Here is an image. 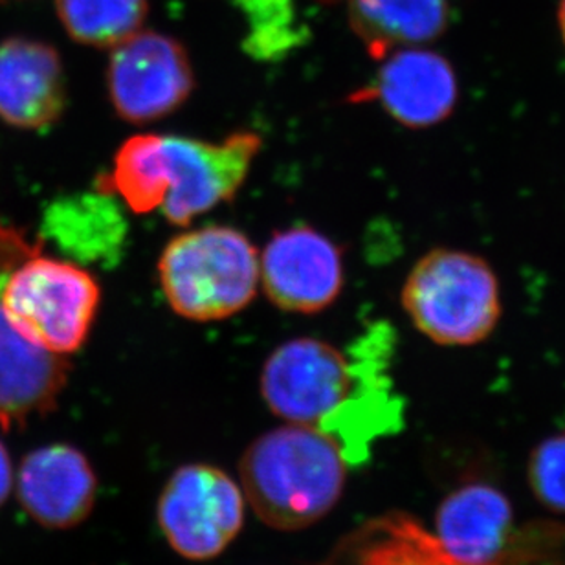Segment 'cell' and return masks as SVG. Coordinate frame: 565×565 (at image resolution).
Wrapping results in <instances>:
<instances>
[{"label":"cell","instance_id":"cell-1","mask_svg":"<svg viewBox=\"0 0 565 565\" xmlns=\"http://www.w3.org/2000/svg\"><path fill=\"white\" fill-rule=\"evenodd\" d=\"M384 342L365 338L351 353L316 338L279 345L263 367L262 392L273 414L337 440L349 465L370 456L376 437L397 429L401 409L384 379Z\"/></svg>","mask_w":565,"mask_h":565},{"label":"cell","instance_id":"cell-2","mask_svg":"<svg viewBox=\"0 0 565 565\" xmlns=\"http://www.w3.org/2000/svg\"><path fill=\"white\" fill-rule=\"evenodd\" d=\"M262 146L252 131L223 141L137 135L118 149L99 191L116 193L135 213L160 212L174 226H188L237 195Z\"/></svg>","mask_w":565,"mask_h":565},{"label":"cell","instance_id":"cell-3","mask_svg":"<svg viewBox=\"0 0 565 565\" xmlns=\"http://www.w3.org/2000/svg\"><path fill=\"white\" fill-rule=\"evenodd\" d=\"M348 465L337 440L321 429L287 424L248 446L241 459V489L267 525L301 531L337 505Z\"/></svg>","mask_w":565,"mask_h":565},{"label":"cell","instance_id":"cell-4","mask_svg":"<svg viewBox=\"0 0 565 565\" xmlns=\"http://www.w3.org/2000/svg\"><path fill=\"white\" fill-rule=\"evenodd\" d=\"M401 303L415 329L443 348L484 342L503 315L492 265L457 248H434L419 257L406 276Z\"/></svg>","mask_w":565,"mask_h":565},{"label":"cell","instance_id":"cell-5","mask_svg":"<svg viewBox=\"0 0 565 565\" xmlns=\"http://www.w3.org/2000/svg\"><path fill=\"white\" fill-rule=\"evenodd\" d=\"M158 278L169 307L185 320H226L256 298L259 254L239 230H190L163 248Z\"/></svg>","mask_w":565,"mask_h":565},{"label":"cell","instance_id":"cell-6","mask_svg":"<svg viewBox=\"0 0 565 565\" xmlns=\"http://www.w3.org/2000/svg\"><path fill=\"white\" fill-rule=\"evenodd\" d=\"M98 279L76 263L44 256L43 246L17 265L0 290V307L19 334L66 356L87 342L98 315Z\"/></svg>","mask_w":565,"mask_h":565},{"label":"cell","instance_id":"cell-7","mask_svg":"<svg viewBox=\"0 0 565 565\" xmlns=\"http://www.w3.org/2000/svg\"><path fill=\"white\" fill-rule=\"evenodd\" d=\"M157 518L177 555L185 561H212L243 529L245 492L221 468L206 462L185 465L163 487Z\"/></svg>","mask_w":565,"mask_h":565},{"label":"cell","instance_id":"cell-8","mask_svg":"<svg viewBox=\"0 0 565 565\" xmlns=\"http://www.w3.org/2000/svg\"><path fill=\"white\" fill-rule=\"evenodd\" d=\"M195 76L177 39L140 30L116 44L107 66V90L121 120L135 126L162 120L188 102Z\"/></svg>","mask_w":565,"mask_h":565},{"label":"cell","instance_id":"cell-9","mask_svg":"<svg viewBox=\"0 0 565 565\" xmlns=\"http://www.w3.org/2000/svg\"><path fill=\"white\" fill-rule=\"evenodd\" d=\"M259 273L263 288L276 307L315 315L342 292V252L315 228L294 226L270 239L259 256Z\"/></svg>","mask_w":565,"mask_h":565},{"label":"cell","instance_id":"cell-10","mask_svg":"<svg viewBox=\"0 0 565 565\" xmlns=\"http://www.w3.org/2000/svg\"><path fill=\"white\" fill-rule=\"evenodd\" d=\"M382 61L375 82L354 94V102H379L393 120L417 131L440 126L454 115L459 79L445 55L412 46Z\"/></svg>","mask_w":565,"mask_h":565},{"label":"cell","instance_id":"cell-11","mask_svg":"<svg viewBox=\"0 0 565 565\" xmlns=\"http://www.w3.org/2000/svg\"><path fill=\"white\" fill-rule=\"evenodd\" d=\"M98 481L87 457L55 443L30 451L17 473V494L33 522L46 529H72L93 511Z\"/></svg>","mask_w":565,"mask_h":565},{"label":"cell","instance_id":"cell-12","mask_svg":"<svg viewBox=\"0 0 565 565\" xmlns=\"http://www.w3.org/2000/svg\"><path fill=\"white\" fill-rule=\"evenodd\" d=\"M66 107L63 61L54 46L35 39L0 43V120L19 129H44Z\"/></svg>","mask_w":565,"mask_h":565},{"label":"cell","instance_id":"cell-13","mask_svg":"<svg viewBox=\"0 0 565 565\" xmlns=\"http://www.w3.org/2000/svg\"><path fill=\"white\" fill-rule=\"evenodd\" d=\"M547 529L531 534L525 545H511L498 561L470 564L451 556L429 533L406 514L376 518L360 529L343 547V565H553L540 551L545 544ZM565 565V564H564Z\"/></svg>","mask_w":565,"mask_h":565},{"label":"cell","instance_id":"cell-14","mask_svg":"<svg viewBox=\"0 0 565 565\" xmlns=\"http://www.w3.org/2000/svg\"><path fill=\"white\" fill-rule=\"evenodd\" d=\"M65 356L50 353L13 329L0 307V426H24L55 408L66 379Z\"/></svg>","mask_w":565,"mask_h":565},{"label":"cell","instance_id":"cell-15","mask_svg":"<svg viewBox=\"0 0 565 565\" xmlns=\"http://www.w3.org/2000/svg\"><path fill=\"white\" fill-rule=\"evenodd\" d=\"M434 534L459 561H498L514 539L511 501L492 484H465L440 503Z\"/></svg>","mask_w":565,"mask_h":565},{"label":"cell","instance_id":"cell-16","mask_svg":"<svg viewBox=\"0 0 565 565\" xmlns=\"http://www.w3.org/2000/svg\"><path fill=\"white\" fill-rule=\"evenodd\" d=\"M448 0H351L349 21L370 55L424 46L448 26Z\"/></svg>","mask_w":565,"mask_h":565},{"label":"cell","instance_id":"cell-17","mask_svg":"<svg viewBox=\"0 0 565 565\" xmlns=\"http://www.w3.org/2000/svg\"><path fill=\"white\" fill-rule=\"evenodd\" d=\"M57 13L66 33L77 43L115 49L140 32L147 0H57Z\"/></svg>","mask_w":565,"mask_h":565},{"label":"cell","instance_id":"cell-18","mask_svg":"<svg viewBox=\"0 0 565 565\" xmlns=\"http://www.w3.org/2000/svg\"><path fill=\"white\" fill-rule=\"evenodd\" d=\"M529 481L545 507L565 514V434L550 437L534 448Z\"/></svg>","mask_w":565,"mask_h":565},{"label":"cell","instance_id":"cell-19","mask_svg":"<svg viewBox=\"0 0 565 565\" xmlns=\"http://www.w3.org/2000/svg\"><path fill=\"white\" fill-rule=\"evenodd\" d=\"M11 487H13V467H11L8 448L0 440V507L4 505L6 500L10 498Z\"/></svg>","mask_w":565,"mask_h":565},{"label":"cell","instance_id":"cell-20","mask_svg":"<svg viewBox=\"0 0 565 565\" xmlns=\"http://www.w3.org/2000/svg\"><path fill=\"white\" fill-rule=\"evenodd\" d=\"M558 26H561L562 41L565 44V0H562L561 8H558Z\"/></svg>","mask_w":565,"mask_h":565}]
</instances>
